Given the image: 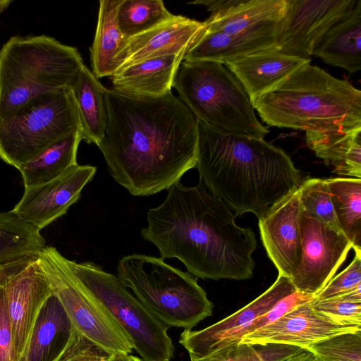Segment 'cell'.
<instances>
[{
  "instance_id": "484cf974",
  "label": "cell",
  "mask_w": 361,
  "mask_h": 361,
  "mask_svg": "<svg viewBox=\"0 0 361 361\" xmlns=\"http://www.w3.org/2000/svg\"><path fill=\"white\" fill-rule=\"evenodd\" d=\"M82 140L78 130L51 144L32 159L21 165L25 188L47 183L77 164V152Z\"/></svg>"
},
{
  "instance_id": "8d00e7d4",
  "label": "cell",
  "mask_w": 361,
  "mask_h": 361,
  "mask_svg": "<svg viewBox=\"0 0 361 361\" xmlns=\"http://www.w3.org/2000/svg\"><path fill=\"white\" fill-rule=\"evenodd\" d=\"M191 361H263L254 345L226 346L201 359Z\"/></svg>"
},
{
  "instance_id": "7c38bea8",
  "label": "cell",
  "mask_w": 361,
  "mask_h": 361,
  "mask_svg": "<svg viewBox=\"0 0 361 361\" xmlns=\"http://www.w3.org/2000/svg\"><path fill=\"white\" fill-rule=\"evenodd\" d=\"M356 0H286L275 48L288 56L310 59L320 39L348 15Z\"/></svg>"
},
{
  "instance_id": "1f68e13d",
  "label": "cell",
  "mask_w": 361,
  "mask_h": 361,
  "mask_svg": "<svg viewBox=\"0 0 361 361\" xmlns=\"http://www.w3.org/2000/svg\"><path fill=\"white\" fill-rule=\"evenodd\" d=\"M298 188L302 208L334 231L341 232L326 180L307 178L300 183Z\"/></svg>"
},
{
  "instance_id": "ac0fdd59",
  "label": "cell",
  "mask_w": 361,
  "mask_h": 361,
  "mask_svg": "<svg viewBox=\"0 0 361 361\" xmlns=\"http://www.w3.org/2000/svg\"><path fill=\"white\" fill-rule=\"evenodd\" d=\"M360 330L361 324L337 322L318 312L312 307L310 300L245 335L240 343H281L305 348L336 334Z\"/></svg>"
},
{
  "instance_id": "277c9868",
  "label": "cell",
  "mask_w": 361,
  "mask_h": 361,
  "mask_svg": "<svg viewBox=\"0 0 361 361\" xmlns=\"http://www.w3.org/2000/svg\"><path fill=\"white\" fill-rule=\"evenodd\" d=\"M269 126L317 132L361 128V91L306 64L253 103Z\"/></svg>"
},
{
  "instance_id": "5b68a950",
  "label": "cell",
  "mask_w": 361,
  "mask_h": 361,
  "mask_svg": "<svg viewBox=\"0 0 361 361\" xmlns=\"http://www.w3.org/2000/svg\"><path fill=\"white\" fill-rule=\"evenodd\" d=\"M84 65L76 48L52 37H10L0 49V120L38 97L73 88Z\"/></svg>"
},
{
  "instance_id": "4dcf8cb0",
  "label": "cell",
  "mask_w": 361,
  "mask_h": 361,
  "mask_svg": "<svg viewBox=\"0 0 361 361\" xmlns=\"http://www.w3.org/2000/svg\"><path fill=\"white\" fill-rule=\"evenodd\" d=\"M307 147L326 165L337 168L343 161L353 145L361 140V128L348 131H306Z\"/></svg>"
},
{
  "instance_id": "d4e9b609",
  "label": "cell",
  "mask_w": 361,
  "mask_h": 361,
  "mask_svg": "<svg viewBox=\"0 0 361 361\" xmlns=\"http://www.w3.org/2000/svg\"><path fill=\"white\" fill-rule=\"evenodd\" d=\"M82 140L98 146L106 130V87L85 65L73 87Z\"/></svg>"
},
{
  "instance_id": "74e56055",
  "label": "cell",
  "mask_w": 361,
  "mask_h": 361,
  "mask_svg": "<svg viewBox=\"0 0 361 361\" xmlns=\"http://www.w3.org/2000/svg\"><path fill=\"white\" fill-rule=\"evenodd\" d=\"M0 361H14L11 328L3 284L0 286Z\"/></svg>"
},
{
  "instance_id": "b9f144b4",
  "label": "cell",
  "mask_w": 361,
  "mask_h": 361,
  "mask_svg": "<svg viewBox=\"0 0 361 361\" xmlns=\"http://www.w3.org/2000/svg\"><path fill=\"white\" fill-rule=\"evenodd\" d=\"M316 355L311 352L305 350L300 353L292 356L283 361H312L316 358Z\"/></svg>"
},
{
  "instance_id": "d6986e66",
  "label": "cell",
  "mask_w": 361,
  "mask_h": 361,
  "mask_svg": "<svg viewBox=\"0 0 361 361\" xmlns=\"http://www.w3.org/2000/svg\"><path fill=\"white\" fill-rule=\"evenodd\" d=\"M205 29L204 22L173 14L152 28L128 39L117 57L116 72L148 59L185 53Z\"/></svg>"
},
{
  "instance_id": "7402d4cb",
  "label": "cell",
  "mask_w": 361,
  "mask_h": 361,
  "mask_svg": "<svg viewBox=\"0 0 361 361\" xmlns=\"http://www.w3.org/2000/svg\"><path fill=\"white\" fill-rule=\"evenodd\" d=\"M361 0L353 11L326 32L313 51V55L350 73L361 69Z\"/></svg>"
},
{
  "instance_id": "ba28073f",
  "label": "cell",
  "mask_w": 361,
  "mask_h": 361,
  "mask_svg": "<svg viewBox=\"0 0 361 361\" xmlns=\"http://www.w3.org/2000/svg\"><path fill=\"white\" fill-rule=\"evenodd\" d=\"M78 130L72 88L42 95L0 120V159L18 169L51 144Z\"/></svg>"
},
{
  "instance_id": "9a60e30c",
  "label": "cell",
  "mask_w": 361,
  "mask_h": 361,
  "mask_svg": "<svg viewBox=\"0 0 361 361\" xmlns=\"http://www.w3.org/2000/svg\"><path fill=\"white\" fill-rule=\"evenodd\" d=\"M14 361H25L39 313L52 291L37 255L4 284Z\"/></svg>"
},
{
  "instance_id": "ab89813d",
  "label": "cell",
  "mask_w": 361,
  "mask_h": 361,
  "mask_svg": "<svg viewBox=\"0 0 361 361\" xmlns=\"http://www.w3.org/2000/svg\"><path fill=\"white\" fill-rule=\"evenodd\" d=\"M333 172L356 178H361V140L353 145L343 162Z\"/></svg>"
},
{
  "instance_id": "2e32d148",
  "label": "cell",
  "mask_w": 361,
  "mask_h": 361,
  "mask_svg": "<svg viewBox=\"0 0 361 361\" xmlns=\"http://www.w3.org/2000/svg\"><path fill=\"white\" fill-rule=\"evenodd\" d=\"M96 171L95 166L77 164L47 183L26 188L12 211L40 231L66 214Z\"/></svg>"
},
{
  "instance_id": "7a4b0ae2",
  "label": "cell",
  "mask_w": 361,
  "mask_h": 361,
  "mask_svg": "<svg viewBox=\"0 0 361 361\" xmlns=\"http://www.w3.org/2000/svg\"><path fill=\"white\" fill-rule=\"evenodd\" d=\"M237 216L200 180L195 186L176 183L164 202L147 214L142 238L160 257L177 258L197 278L245 280L253 276L254 232L235 224Z\"/></svg>"
},
{
  "instance_id": "ee69618b",
  "label": "cell",
  "mask_w": 361,
  "mask_h": 361,
  "mask_svg": "<svg viewBox=\"0 0 361 361\" xmlns=\"http://www.w3.org/2000/svg\"><path fill=\"white\" fill-rule=\"evenodd\" d=\"M312 361H326V360H324V359L317 356L316 358L314 360H312Z\"/></svg>"
},
{
  "instance_id": "d6a6232c",
  "label": "cell",
  "mask_w": 361,
  "mask_h": 361,
  "mask_svg": "<svg viewBox=\"0 0 361 361\" xmlns=\"http://www.w3.org/2000/svg\"><path fill=\"white\" fill-rule=\"evenodd\" d=\"M304 348L326 361H361V330L336 334Z\"/></svg>"
},
{
  "instance_id": "e575fe53",
  "label": "cell",
  "mask_w": 361,
  "mask_h": 361,
  "mask_svg": "<svg viewBox=\"0 0 361 361\" xmlns=\"http://www.w3.org/2000/svg\"><path fill=\"white\" fill-rule=\"evenodd\" d=\"M312 307L323 315L337 322L361 324V302L338 298L311 300Z\"/></svg>"
},
{
  "instance_id": "83f0119b",
  "label": "cell",
  "mask_w": 361,
  "mask_h": 361,
  "mask_svg": "<svg viewBox=\"0 0 361 361\" xmlns=\"http://www.w3.org/2000/svg\"><path fill=\"white\" fill-rule=\"evenodd\" d=\"M340 231L361 252V178L326 179Z\"/></svg>"
},
{
  "instance_id": "8fae6325",
  "label": "cell",
  "mask_w": 361,
  "mask_h": 361,
  "mask_svg": "<svg viewBox=\"0 0 361 361\" xmlns=\"http://www.w3.org/2000/svg\"><path fill=\"white\" fill-rule=\"evenodd\" d=\"M300 233L301 257L290 280L297 291L315 296L334 277L353 245L342 232L303 209Z\"/></svg>"
},
{
  "instance_id": "4316f807",
  "label": "cell",
  "mask_w": 361,
  "mask_h": 361,
  "mask_svg": "<svg viewBox=\"0 0 361 361\" xmlns=\"http://www.w3.org/2000/svg\"><path fill=\"white\" fill-rule=\"evenodd\" d=\"M274 48L221 31L204 33L185 52L184 61H209L226 64L258 51Z\"/></svg>"
},
{
  "instance_id": "4fadbf2b",
  "label": "cell",
  "mask_w": 361,
  "mask_h": 361,
  "mask_svg": "<svg viewBox=\"0 0 361 361\" xmlns=\"http://www.w3.org/2000/svg\"><path fill=\"white\" fill-rule=\"evenodd\" d=\"M212 13L204 21L206 30L221 31L276 47L286 0H198Z\"/></svg>"
},
{
  "instance_id": "5bb4252c",
  "label": "cell",
  "mask_w": 361,
  "mask_h": 361,
  "mask_svg": "<svg viewBox=\"0 0 361 361\" xmlns=\"http://www.w3.org/2000/svg\"><path fill=\"white\" fill-rule=\"evenodd\" d=\"M295 290L290 279L279 275L267 290L233 314L202 330L185 329L179 343L188 352L190 360L201 359L226 346L238 345L248 334L255 319Z\"/></svg>"
},
{
  "instance_id": "44dd1931",
  "label": "cell",
  "mask_w": 361,
  "mask_h": 361,
  "mask_svg": "<svg viewBox=\"0 0 361 361\" xmlns=\"http://www.w3.org/2000/svg\"><path fill=\"white\" fill-rule=\"evenodd\" d=\"M185 53L148 59L111 76L113 89L126 94L158 97L171 92Z\"/></svg>"
},
{
  "instance_id": "60d3db41",
  "label": "cell",
  "mask_w": 361,
  "mask_h": 361,
  "mask_svg": "<svg viewBox=\"0 0 361 361\" xmlns=\"http://www.w3.org/2000/svg\"><path fill=\"white\" fill-rule=\"evenodd\" d=\"M36 256L0 265V286L4 284L10 277L25 269Z\"/></svg>"
},
{
  "instance_id": "e0dca14e",
  "label": "cell",
  "mask_w": 361,
  "mask_h": 361,
  "mask_svg": "<svg viewBox=\"0 0 361 361\" xmlns=\"http://www.w3.org/2000/svg\"><path fill=\"white\" fill-rule=\"evenodd\" d=\"M298 188L258 219L261 240L269 258L279 275L288 279L297 269L301 257L300 221L302 208Z\"/></svg>"
},
{
  "instance_id": "3957f363",
  "label": "cell",
  "mask_w": 361,
  "mask_h": 361,
  "mask_svg": "<svg viewBox=\"0 0 361 361\" xmlns=\"http://www.w3.org/2000/svg\"><path fill=\"white\" fill-rule=\"evenodd\" d=\"M195 168L209 192L236 216L251 212L259 219L300 183V171L281 148L201 121Z\"/></svg>"
},
{
  "instance_id": "ffe728a7",
  "label": "cell",
  "mask_w": 361,
  "mask_h": 361,
  "mask_svg": "<svg viewBox=\"0 0 361 361\" xmlns=\"http://www.w3.org/2000/svg\"><path fill=\"white\" fill-rule=\"evenodd\" d=\"M311 59L291 56L278 49L261 50L224 64L240 81L252 104Z\"/></svg>"
},
{
  "instance_id": "f546056e",
  "label": "cell",
  "mask_w": 361,
  "mask_h": 361,
  "mask_svg": "<svg viewBox=\"0 0 361 361\" xmlns=\"http://www.w3.org/2000/svg\"><path fill=\"white\" fill-rule=\"evenodd\" d=\"M172 15L161 0H121L117 11V21L123 35L129 39L152 28Z\"/></svg>"
},
{
  "instance_id": "f35d334b",
  "label": "cell",
  "mask_w": 361,
  "mask_h": 361,
  "mask_svg": "<svg viewBox=\"0 0 361 361\" xmlns=\"http://www.w3.org/2000/svg\"><path fill=\"white\" fill-rule=\"evenodd\" d=\"M254 345L263 361H283L305 350L301 346L281 343H267Z\"/></svg>"
},
{
  "instance_id": "f1b7e54d",
  "label": "cell",
  "mask_w": 361,
  "mask_h": 361,
  "mask_svg": "<svg viewBox=\"0 0 361 361\" xmlns=\"http://www.w3.org/2000/svg\"><path fill=\"white\" fill-rule=\"evenodd\" d=\"M45 247L38 228L12 210L0 212V265L35 256Z\"/></svg>"
},
{
  "instance_id": "6da1fadb",
  "label": "cell",
  "mask_w": 361,
  "mask_h": 361,
  "mask_svg": "<svg viewBox=\"0 0 361 361\" xmlns=\"http://www.w3.org/2000/svg\"><path fill=\"white\" fill-rule=\"evenodd\" d=\"M106 130L97 146L111 176L131 195L169 189L197 161L198 121L171 92L138 97L106 88Z\"/></svg>"
},
{
  "instance_id": "30bf717a",
  "label": "cell",
  "mask_w": 361,
  "mask_h": 361,
  "mask_svg": "<svg viewBox=\"0 0 361 361\" xmlns=\"http://www.w3.org/2000/svg\"><path fill=\"white\" fill-rule=\"evenodd\" d=\"M52 293L80 334L109 352L130 354L131 341L101 302L74 274L68 259L54 247L37 253Z\"/></svg>"
},
{
  "instance_id": "52a82bcc",
  "label": "cell",
  "mask_w": 361,
  "mask_h": 361,
  "mask_svg": "<svg viewBox=\"0 0 361 361\" xmlns=\"http://www.w3.org/2000/svg\"><path fill=\"white\" fill-rule=\"evenodd\" d=\"M173 87L198 121L256 137L264 138L269 133L257 119L240 81L224 64L183 61Z\"/></svg>"
},
{
  "instance_id": "7bdbcfd3",
  "label": "cell",
  "mask_w": 361,
  "mask_h": 361,
  "mask_svg": "<svg viewBox=\"0 0 361 361\" xmlns=\"http://www.w3.org/2000/svg\"><path fill=\"white\" fill-rule=\"evenodd\" d=\"M12 1V0H0V13L5 11L8 8Z\"/></svg>"
},
{
  "instance_id": "836d02e7",
  "label": "cell",
  "mask_w": 361,
  "mask_h": 361,
  "mask_svg": "<svg viewBox=\"0 0 361 361\" xmlns=\"http://www.w3.org/2000/svg\"><path fill=\"white\" fill-rule=\"evenodd\" d=\"M113 353L75 329L64 347L51 361H111Z\"/></svg>"
},
{
  "instance_id": "d590c367",
  "label": "cell",
  "mask_w": 361,
  "mask_h": 361,
  "mask_svg": "<svg viewBox=\"0 0 361 361\" xmlns=\"http://www.w3.org/2000/svg\"><path fill=\"white\" fill-rule=\"evenodd\" d=\"M361 283V253H356L351 263L333 277L315 296V300L328 299L345 293Z\"/></svg>"
},
{
  "instance_id": "9c48e42d",
  "label": "cell",
  "mask_w": 361,
  "mask_h": 361,
  "mask_svg": "<svg viewBox=\"0 0 361 361\" xmlns=\"http://www.w3.org/2000/svg\"><path fill=\"white\" fill-rule=\"evenodd\" d=\"M68 264L114 317L143 361H170L175 348L168 327L155 317L119 279L90 262Z\"/></svg>"
},
{
  "instance_id": "603a6c76",
  "label": "cell",
  "mask_w": 361,
  "mask_h": 361,
  "mask_svg": "<svg viewBox=\"0 0 361 361\" xmlns=\"http://www.w3.org/2000/svg\"><path fill=\"white\" fill-rule=\"evenodd\" d=\"M74 329L52 293L39 313L25 361H51L66 344Z\"/></svg>"
},
{
  "instance_id": "cb8c5ba5",
  "label": "cell",
  "mask_w": 361,
  "mask_h": 361,
  "mask_svg": "<svg viewBox=\"0 0 361 361\" xmlns=\"http://www.w3.org/2000/svg\"><path fill=\"white\" fill-rule=\"evenodd\" d=\"M121 0H101L93 43L90 47L92 72L99 79L111 76L116 71V60L128 39L117 21V11Z\"/></svg>"
},
{
  "instance_id": "8992f818",
  "label": "cell",
  "mask_w": 361,
  "mask_h": 361,
  "mask_svg": "<svg viewBox=\"0 0 361 361\" xmlns=\"http://www.w3.org/2000/svg\"><path fill=\"white\" fill-rule=\"evenodd\" d=\"M117 273L121 283L167 327L191 329L212 314L213 303L196 278L161 257L125 256Z\"/></svg>"
}]
</instances>
